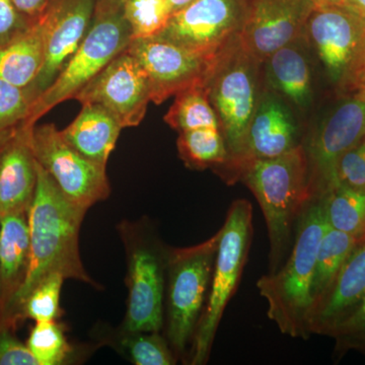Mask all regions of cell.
I'll return each instance as SVG.
<instances>
[{"instance_id": "1", "label": "cell", "mask_w": 365, "mask_h": 365, "mask_svg": "<svg viewBox=\"0 0 365 365\" xmlns=\"http://www.w3.org/2000/svg\"><path fill=\"white\" fill-rule=\"evenodd\" d=\"M38 181L28 210L30 262L20 290L1 326L16 328L24 302L34 288L52 273L98 287L83 267L79 235L86 211L67 200L52 178L37 162Z\"/></svg>"}, {"instance_id": "2", "label": "cell", "mask_w": 365, "mask_h": 365, "mask_svg": "<svg viewBox=\"0 0 365 365\" xmlns=\"http://www.w3.org/2000/svg\"><path fill=\"white\" fill-rule=\"evenodd\" d=\"M242 182L265 218L270 242V272L287 260L294 230L314 194L306 148L299 144L280 157L244 160L230 170L227 184Z\"/></svg>"}, {"instance_id": "3", "label": "cell", "mask_w": 365, "mask_h": 365, "mask_svg": "<svg viewBox=\"0 0 365 365\" xmlns=\"http://www.w3.org/2000/svg\"><path fill=\"white\" fill-rule=\"evenodd\" d=\"M328 228L323 197L314 199L297 222L292 253L277 270L257 281L261 297L267 302V316L281 333L309 339L307 318L312 306L317 254Z\"/></svg>"}, {"instance_id": "4", "label": "cell", "mask_w": 365, "mask_h": 365, "mask_svg": "<svg viewBox=\"0 0 365 365\" xmlns=\"http://www.w3.org/2000/svg\"><path fill=\"white\" fill-rule=\"evenodd\" d=\"M260 66V61L245 51L239 35L213 59L204 86L230 153L227 163L216 172L218 175L244 155L250 123L261 98Z\"/></svg>"}, {"instance_id": "5", "label": "cell", "mask_w": 365, "mask_h": 365, "mask_svg": "<svg viewBox=\"0 0 365 365\" xmlns=\"http://www.w3.org/2000/svg\"><path fill=\"white\" fill-rule=\"evenodd\" d=\"M220 232V244L207 300L190 349L188 361L192 365L207 364L225 307L241 280L253 239L251 203L245 199L235 200L228 209L225 225Z\"/></svg>"}, {"instance_id": "6", "label": "cell", "mask_w": 365, "mask_h": 365, "mask_svg": "<svg viewBox=\"0 0 365 365\" xmlns=\"http://www.w3.org/2000/svg\"><path fill=\"white\" fill-rule=\"evenodd\" d=\"M220 232L189 248L167 252V340L177 359L185 360L208 297Z\"/></svg>"}, {"instance_id": "7", "label": "cell", "mask_w": 365, "mask_h": 365, "mask_svg": "<svg viewBox=\"0 0 365 365\" xmlns=\"http://www.w3.org/2000/svg\"><path fill=\"white\" fill-rule=\"evenodd\" d=\"M132 40L120 13L93 16L90 30L51 86L34 101L26 126L33 127L53 108L74 98Z\"/></svg>"}, {"instance_id": "8", "label": "cell", "mask_w": 365, "mask_h": 365, "mask_svg": "<svg viewBox=\"0 0 365 365\" xmlns=\"http://www.w3.org/2000/svg\"><path fill=\"white\" fill-rule=\"evenodd\" d=\"M304 38L313 46L331 85L342 96L356 90L365 64V18L344 6L314 7Z\"/></svg>"}, {"instance_id": "9", "label": "cell", "mask_w": 365, "mask_h": 365, "mask_svg": "<svg viewBox=\"0 0 365 365\" xmlns=\"http://www.w3.org/2000/svg\"><path fill=\"white\" fill-rule=\"evenodd\" d=\"M119 230L126 250L128 268V302L121 330L160 332L165 324L163 297L167 253H162L140 225L123 222Z\"/></svg>"}, {"instance_id": "10", "label": "cell", "mask_w": 365, "mask_h": 365, "mask_svg": "<svg viewBox=\"0 0 365 365\" xmlns=\"http://www.w3.org/2000/svg\"><path fill=\"white\" fill-rule=\"evenodd\" d=\"M31 144L36 160L72 204L88 211L109 197L107 168L74 150L54 124L35 125Z\"/></svg>"}, {"instance_id": "11", "label": "cell", "mask_w": 365, "mask_h": 365, "mask_svg": "<svg viewBox=\"0 0 365 365\" xmlns=\"http://www.w3.org/2000/svg\"><path fill=\"white\" fill-rule=\"evenodd\" d=\"M244 13L245 0H194L153 38L213 59L239 35Z\"/></svg>"}, {"instance_id": "12", "label": "cell", "mask_w": 365, "mask_h": 365, "mask_svg": "<svg viewBox=\"0 0 365 365\" xmlns=\"http://www.w3.org/2000/svg\"><path fill=\"white\" fill-rule=\"evenodd\" d=\"M344 97L304 145L316 199L339 184L336 168L340 158L365 137V91H355Z\"/></svg>"}, {"instance_id": "13", "label": "cell", "mask_w": 365, "mask_h": 365, "mask_svg": "<svg viewBox=\"0 0 365 365\" xmlns=\"http://www.w3.org/2000/svg\"><path fill=\"white\" fill-rule=\"evenodd\" d=\"M73 100L81 105L102 106L123 129L138 126L151 102L148 78L127 49L113 59Z\"/></svg>"}, {"instance_id": "14", "label": "cell", "mask_w": 365, "mask_h": 365, "mask_svg": "<svg viewBox=\"0 0 365 365\" xmlns=\"http://www.w3.org/2000/svg\"><path fill=\"white\" fill-rule=\"evenodd\" d=\"M314 7L312 0H245L242 47L263 63L280 48L304 38Z\"/></svg>"}, {"instance_id": "15", "label": "cell", "mask_w": 365, "mask_h": 365, "mask_svg": "<svg viewBox=\"0 0 365 365\" xmlns=\"http://www.w3.org/2000/svg\"><path fill=\"white\" fill-rule=\"evenodd\" d=\"M127 51L143 67L150 85L151 102L155 105L163 104L182 91L205 85L215 58H206L157 38L131 40Z\"/></svg>"}, {"instance_id": "16", "label": "cell", "mask_w": 365, "mask_h": 365, "mask_svg": "<svg viewBox=\"0 0 365 365\" xmlns=\"http://www.w3.org/2000/svg\"><path fill=\"white\" fill-rule=\"evenodd\" d=\"M96 0H55L46 11L48 16L44 61L30 88L36 100L58 76L90 30Z\"/></svg>"}, {"instance_id": "17", "label": "cell", "mask_w": 365, "mask_h": 365, "mask_svg": "<svg viewBox=\"0 0 365 365\" xmlns=\"http://www.w3.org/2000/svg\"><path fill=\"white\" fill-rule=\"evenodd\" d=\"M365 297V235L360 237L330 287L313 300L307 331L329 337L333 329L351 313Z\"/></svg>"}, {"instance_id": "18", "label": "cell", "mask_w": 365, "mask_h": 365, "mask_svg": "<svg viewBox=\"0 0 365 365\" xmlns=\"http://www.w3.org/2000/svg\"><path fill=\"white\" fill-rule=\"evenodd\" d=\"M33 127H21L0 146V217L28 213L35 195L38 170L31 144Z\"/></svg>"}, {"instance_id": "19", "label": "cell", "mask_w": 365, "mask_h": 365, "mask_svg": "<svg viewBox=\"0 0 365 365\" xmlns=\"http://www.w3.org/2000/svg\"><path fill=\"white\" fill-rule=\"evenodd\" d=\"M297 145V125L289 109L277 96L265 93L261 96L250 123L244 155L220 176L225 180L244 160L280 157Z\"/></svg>"}, {"instance_id": "20", "label": "cell", "mask_w": 365, "mask_h": 365, "mask_svg": "<svg viewBox=\"0 0 365 365\" xmlns=\"http://www.w3.org/2000/svg\"><path fill=\"white\" fill-rule=\"evenodd\" d=\"M30 262L28 213L0 217V326L18 294Z\"/></svg>"}, {"instance_id": "21", "label": "cell", "mask_w": 365, "mask_h": 365, "mask_svg": "<svg viewBox=\"0 0 365 365\" xmlns=\"http://www.w3.org/2000/svg\"><path fill=\"white\" fill-rule=\"evenodd\" d=\"M64 130L66 143L91 162L107 168L108 160L121 133L122 126L102 106L86 104Z\"/></svg>"}, {"instance_id": "22", "label": "cell", "mask_w": 365, "mask_h": 365, "mask_svg": "<svg viewBox=\"0 0 365 365\" xmlns=\"http://www.w3.org/2000/svg\"><path fill=\"white\" fill-rule=\"evenodd\" d=\"M48 16L43 14L28 29L0 47V78L30 88L44 61Z\"/></svg>"}, {"instance_id": "23", "label": "cell", "mask_w": 365, "mask_h": 365, "mask_svg": "<svg viewBox=\"0 0 365 365\" xmlns=\"http://www.w3.org/2000/svg\"><path fill=\"white\" fill-rule=\"evenodd\" d=\"M297 42L280 48L264 62L269 83L274 90L299 109H307L313 98L311 68Z\"/></svg>"}, {"instance_id": "24", "label": "cell", "mask_w": 365, "mask_h": 365, "mask_svg": "<svg viewBox=\"0 0 365 365\" xmlns=\"http://www.w3.org/2000/svg\"><path fill=\"white\" fill-rule=\"evenodd\" d=\"M178 153L190 169H222L230 158L227 143L220 128H200L180 132Z\"/></svg>"}, {"instance_id": "25", "label": "cell", "mask_w": 365, "mask_h": 365, "mask_svg": "<svg viewBox=\"0 0 365 365\" xmlns=\"http://www.w3.org/2000/svg\"><path fill=\"white\" fill-rule=\"evenodd\" d=\"M327 223L360 239L365 235V188L336 185L323 196Z\"/></svg>"}, {"instance_id": "26", "label": "cell", "mask_w": 365, "mask_h": 365, "mask_svg": "<svg viewBox=\"0 0 365 365\" xmlns=\"http://www.w3.org/2000/svg\"><path fill=\"white\" fill-rule=\"evenodd\" d=\"M163 121L178 133L200 128H220L217 116L209 101L205 86H198L181 91Z\"/></svg>"}, {"instance_id": "27", "label": "cell", "mask_w": 365, "mask_h": 365, "mask_svg": "<svg viewBox=\"0 0 365 365\" xmlns=\"http://www.w3.org/2000/svg\"><path fill=\"white\" fill-rule=\"evenodd\" d=\"M357 241V237L328 225L317 254L312 282V299H316L330 287Z\"/></svg>"}, {"instance_id": "28", "label": "cell", "mask_w": 365, "mask_h": 365, "mask_svg": "<svg viewBox=\"0 0 365 365\" xmlns=\"http://www.w3.org/2000/svg\"><path fill=\"white\" fill-rule=\"evenodd\" d=\"M113 344L135 365H174L178 361L167 338L160 336V332L120 330L116 342Z\"/></svg>"}, {"instance_id": "29", "label": "cell", "mask_w": 365, "mask_h": 365, "mask_svg": "<svg viewBox=\"0 0 365 365\" xmlns=\"http://www.w3.org/2000/svg\"><path fill=\"white\" fill-rule=\"evenodd\" d=\"M122 14L130 28L132 40L157 36L173 11L169 0H127Z\"/></svg>"}, {"instance_id": "30", "label": "cell", "mask_w": 365, "mask_h": 365, "mask_svg": "<svg viewBox=\"0 0 365 365\" xmlns=\"http://www.w3.org/2000/svg\"><path fill=\"white\" fill-rule=\"evenodd\" d=\"M38 365L63 364L71 354L63 326L56 321L37 322L26 341Z\"/></svg>"}, {"instance_id": "31", "label": "cell", "mask_w": 365, "mask_h": 365, "mask_svg": "<svg viewBox=\"0 0 365 365\" xmlns=\"http://www.w3.org/2000/svg\"><path fill=\"white\" fill-rule=\"evenodd\" d=\"M32 104L28 88L0 78V146L26 126Z\"/></svg>"}, {"instance_id": "32", "label": "cell", "mask_w": 365, "mask_h": 365, "mask_svg": "<svg viewBox=\"0 0 365 365\" xmlns=\"http://www.w3.org/2000/svg\"><path fill=\"white\" fill-rule=\"evenodd\" d=\"M66 278L52 273L44 278L26 297L21 309V319L37 322L57 321L60 316V294Z\"/></svg>"}, {"instance_id": "33", "label": "cell", "mask_w": 365, "mask_h": 365, "mask_svg": "<svg viewBox=\"0 0 365 365\" xmlns=\"http://www.w3.org/2000/svg\"><path fill=\"white\" fill-rule=\"evenodd\" d=\"M329 337L335 340L334 356L342 359L349 351L365 356V297L356 307L333 329Z\"/></svg>"}, {"instance_id": "34", "label": "cell", "mask_w": 365, "mask_h": 365, "mask_svg": "<svg viewBox=\"0 0 365 365\" xmlns=\"http://www.w3.org/2000/svg\"><path fill=\"white\" fill-rule=\"evenodd\" d=\"M336 175L341 184L365 188V137L340 158Z\"/></svg>"}, {"instance_id": "35", "label": "cell", "mask_w": 365, "mask_h": 365, "mask_svg": "<svg viewBox=\"0 0 365 365\" xmlns=\"http://www.w3.org/2000/svg\"><path fill=\"white\" fill-rule=\"evenodd\" d=\"M14 330L0 326V365H38L28 346L14 335Z\"/></svg>"}, {"instance_id": "36", "label": "cell", "mask_w": 365, "mask_h": 365, "mask_svg": "<svg viewBox=\"0 0 365 365\" xmlns=\"http://www.w3.org/2000/svg\"><path fill=\"white\" fill-rule=\"evenodd\" d=\"M31 25L13 0H0V47L25 32Z\"/></svg>"}, {"instance_id": "37", "label": "cell", "mask_w": 365, "mask_h": 365, "mask_svg": "<svg viewBox=\"0 0 365 365\" xmlns=\"http://www.w3.org/2000/svg\"><path fill=\"white\" fill-rule=\"evenodd\" d=\"M55 0H13L14 6L33 24L46 13Z\"/></svg>"}, {"instance_id": "38", "label": "cell", "mask_w": 365, "mask_h": 365, "mask_svg": "<svg viewBox=\"0 0 365 365\" xmlns=\"http://www.w3.org/2000/svg\"><path fill=\"white\" fill-rule=\"evenodd\" d=\"M127 0H96L93 16L120 13Z\"/></svg>"}, {"instance_id": "39", "label": "cell", "mask_w": 365, "mask_h": 365, "mask_svg": "<svg viewBox=\"0 0 365 365\" xmlns=\"http://www.w3.org/2000/svg\"><path fill=\"white\" fill-rule=\"evenodd\" d=\"M365 18V0H343L342 4Z\"/></svg>"}, {"instance_id": "40", "label": "cell", "mask_w": 365, "mask_h": 365, "mask_svg": "<svg viewBox=\"0 0 365 365\" xmlns=\"http://www.w3.org/2000/svg\"><path fill=\"white\" fill-rule=\"evenodd\" d=\"M170 7H172L173 13L175 11H179V9H182L186 6H188L189 4H191L194 0H169Z\"/></svg>"}, {"instance_id": "41", "label": "cell", "mask_w": 365, "mask_h": 365, "mask_svg": "<svg viewBox=\"0 0 365 365\" xmlns=\"http://www.w3.org/2000/svg\"><path fill=\"white\" fill-rule=\"evenodd\" d=\"M317 7L341 6L343 0H312Z\"/></svg>"}, {"instance_id": "42", "label": "cell", "mask_w": 365, "mask_h": 365, "mask_svg": "<svg viewBox=\"0 0 365 365\" xmlns=\"http://www.w3.org/2000/svg\"><path fill=\"white\" fill-rule=\"evenodd\" d=\"M355 91H365V64H364V69H362L361 74H360L359 83H357V86H356V90H355Z\"/></svg>"}]
</instances>
